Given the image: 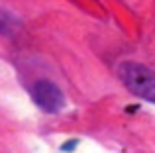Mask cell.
<instances>
[{
    "mask_svg": "<svg viewBox=\"0 0 155 153\" xmlns=\"http://www.w3.org/2000/svg\"><path fill=\"white\" fill-rule=\"evenodd\" d=\"M118 73H120V79L124 80V84L134 94L149 100V102H155V73L149 67L141 65V63L126 61L120 65Z\"/></svg>",
    "mask_w": 155,
    "mask_h": 153,
    "instance_id": "1",
    "label": "cell"
},
{
    "mask_svg": "<svg viewBox=\"0 0 155 153\" xmlns=\"http://www.w3.org/2000/svg\"><path fill=\"white\" fill-rule=\"evenodd\" d=\"M31 96H34L35 104L45 112H57L63 108V92L51 80H38L31 86Z\"/></svg>",
    "mask_w": 155,
    "mask_h": 153,
    "instance_id": "2",
    "label": "cell"
},
{
    "mask_svg": "<svg viewBox=\"0 0 155 153\" xmlns=\"http://www.w3.org/2000/svg\"><path fill=\"white\" fill-rule=\"evenodd\" d=\"M16 30H18V20H16L12 14L0 10V34L2 35H12Z\"/></svg>",
    "mask_w": 155,
    "mask_h": 153,
    "instance_id": "3",
    "label": "cell"
}]
</instances>
